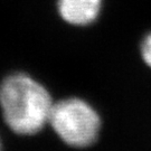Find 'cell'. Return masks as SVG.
Here are the masks:
<instances>
[{"label":"cell","instance_id":"5","mask_svg":"<svg viewBox=\"0 0 151 151\" xmlns=\"http://www.w3.org/2000/svg\"><path fill=\"white\" fill-rule=\"evenodd\" d=\"M0 150H1V145H0Z\"/></svg>","mask_w":151,"mask_h":151},{"label":"cell","instance_id":"3","mask_svg":"<svg viewBox=\"0 0 151 151\" xmlns=\"http://www.w3.org/2000/svg\"><path fill=\"white\" fill-rule=\"evenodd\" d=\"M58 12L66 22L86 26L95 22L102 8V0H58Z\"/></svg>","mask_w":151,"mask_h":151},{"label":"cell","instance_id":"4","mask_svg":"<svg viewBox=\"0 0 151 151\" xmlns=\"http://www.w3.org/2000/svg\"><path fill=\"white\" fill-rule=\"evenodd\" d=\"M141 55L146 64L151 67V32L148 34L141 44Z\"/></svg>","mask_w":151,"mask_h":151},{"label":"cell","instance_id":"1","mask_svg":"<svg viewBox=\"0 0 151 151\" xmlns=\"http://www.w3.org/2000/svg\"><path fill=\"white\" fill-rule=\"evenodd\" d=\"M54 102L48 91L24 73L8 76L0 84V108L14 132L32 135L49 122Z\"/></svg>","mask_w":151,"mask_h":151},{"label":"cell","instance_id":"2","mask_svg":"<svg viewBox=\"0 0 151 151\" xmlns=\"http://www.w3.org/2000/svg\"><path fill=\"white\" fill-rule=\"evenodd\" d=\"M65 143L85 148L96 141L101 120L91 105L77 97L55 102L48 122Z\"/></svg>","mask_w":151,"mask_h":151}]
</instances>
